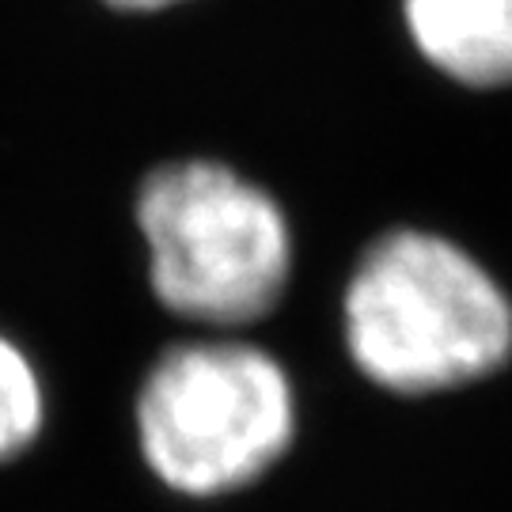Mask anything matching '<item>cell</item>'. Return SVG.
I'll list each match as a JSON object with an SVG mask.
<instances>
[{
  "label": "cell",
  "instance_id": "3",
  "mask_svg": "<svg viewBox=\"0 0 512 512\" xmlns=\"http://www.w3.org/2000/svg\"><path fill=\"white\" fill-rule=\"evenodd\" d=\"M152 471L183 494L255 482L293 437L289 380L270 353L236 342L171 349L137 406Z\"/></svg>",
  "mask_w": 512,
  "mask_h": 512
},
{
  "label": "cell",
  "instance_id": "5",
  "mask_svg": "<svg viewBox=\"0 0 512 512\" xmlns=\"http://www.w3.org/2000/svg\"><path fill=\"white\" fill-rule=\"evenodd\" d=\"M42 429V387L35 368L0 338V459L19 456Z\"/></svg>",
  "mask_w": 512,
  "mask_h": 512
},
{
  "label": "cell",
  "instance_id": "1",
  "mask_svg": "<svg viewBox=\"0 0 512 512\" xmlns=\"http://www.w3.org/2000/svg\"><path fill=\"white\" fill-rule=\"evenodd\" d=\"M353 361L391 391H440L494 372L512 349V308L456 243L391 232L349 281Z\"/></svg>",
  "mask_w": 512,
  "mask_h": 512
},
{
  "label": "cell",
  "instance_id": "4",
  "mask_svg": "<svg viewBox=\"0 0 512 512\" xmlns=\"http://www.w3.org/2000/svg\"><path fill=\"white\" fill-rule=\"evenodd\" d=\"M418 50L475 88L512 80V0H406Z\"/></svg>",
  "mask_w": 512,
  "mask_h": 512
},
{
  "label": "cell",
  "instance_id": "6",
  "mask_svg": "<svg viewBox=\"0 0 512 512\" xmlns=\"http://www.w3.org/2000/svg\"><path fill=\"white\" fill-rule=\"evenodd\" d=\"M110 4L129 8V12H152V8H167V4H175V0H110Z\"/></svg>",
  "mask_w": 512,
  "mask_h": 512
},
{
  "label": "cell",
  "instance_id": "2",
  "mask_svg": "<svg viewBox=\"0 0 512 512\" xmlns=\"http://www.w3.org/2000/svg\"><path fill=\"white\" fill-rule=\"evenodd\" d=\"M152 289L202 323H251L289 277V228L258 186L205 160L160 167L137 198Z\"/></svg>",
  "mask_w": 512,
  "mask_h": 512
}]
</instances>
